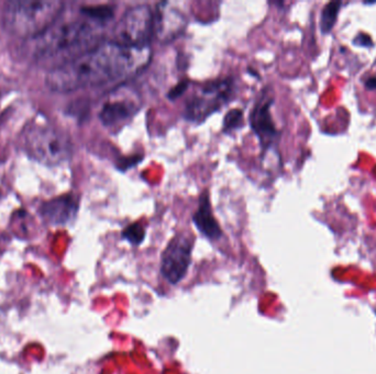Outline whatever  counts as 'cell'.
<instances>
[{
  "mask_svg": "<svg viewBox=\"0 0 376 374\" xmlns=\"http://www.w3.org/2000/svg\"><path fill=\"white\" fill-rule=\"evenodd\" d=\"M364 85H366V89H368V91H376V77H370V78H368Z\"/></svg>",
  "mask_w": 376,
  "mask_h": 374,
  "instance_id": "cell-19",
  "label": "cell"
},
{
  "mask_svg": "<svg viewBox=\"0 0 376 374\" xmlns=\"http://www.w3.org/2000/svg\"><path fill=\"white\" fill-rule=\"evenodd\" d=\"M150 49H131L120 44H98L87 52L49 69L47 88L54 93H71L98 87L135 76L148 65Z\"/></svg>",
  "mask_w": 376,
  "mask_h": 374,
  "instance_id": "cell-1",
  "label": "cell"
},
{
  "mask_svg": "<svg viewBox=\"0 0 376 374\" xmlns=\"http://www.w3.org/2000/svg\"><path fill=\"white\" fill-rule=\"evenodd\" d=\"M22 148L31 159L42 164L58 165L71 155L69 137L47 122H33L22 132Z\"/></svg>",
  "mask_w": 376,
  "mask_h": 374,
  "instance_id": "cell-4",
  "label": "cell"
},
{
  "mask_svg": "<svg viewBox=\"0 0 376 374\" xmlns=\"http://www.w3.org/2000/svg\"><path fill=\"white\" fill-rule=\"evenodd\" d=\"M187 88H188V82L184 80V82H179L175 87L170 89V93H168V98L170 100H175L187 91Z\"/></svg>",
  "mask_w": 376,
  "mask_h": 374,
  "instance_id": "cell-17",
  "label": "cell"
},
{
  "mask_svg": "<svg viewBox=\"0 0 376 374\" xmlns=\"http://www.w3.org/2000/svg\"><path fill=\"white\" fill-rule=\"evenodd\" d=\"M341 5L342 3L340 1H331L324 5L322 9V16H320V30L324 34H328L333 31L338 18Z\"/></svg>",
  "mask_w": 376,
  "mask_h": 374,
  "instance_id": "cell-14",
  "label": "cell"
},
{
  "mask_svg": "<svg viewBox=\"0 0 376 374\" xmlns=\"http://www.w3.org/2000/svg\"><path fill=\"white\" fill-rule=\"evenodd\" d=\"M63 5L60 1L43 0L9 1L3 9V25L14 36L34 40L54 25Z\"/></svg>",
  "mask_w": 376,
  "mask_h": 374,
  "instance_id": "cell-3",
  "label": "cell"
},
{
  "mask_svg": "<svg viewBox=\"0 0 376 374\" xmlns=\"http://www.w3.org/2000/svg\"><path fill=\"white\" fill-rule=\"evenodd\" d=\"M153 14L154 36L161 43L174 41L186 29L188 18L177 3H159Z\"/></svg>",
  "mask_w": 376,
  "mask_h": 374,
  "instance_id": "cell-9",
  "label": "cell"
},
{
  "mask_svg": "<svg viewBox=\"0 0 376 374\" xmlns=\"http://www.w3.org/2000/svg\"><path fill=\"white\" fill-rule=\"evenodd\" d=\"M192 221L198 231L209 239L217 241L223 236V231L220 229L219 223L212 214L208 191L203 192L199 198L198 208L192 216Z\"/></svg>",
  "mask_w": 376,
  "mask_h": 374,
  "instance_id": "cell-12",
  "label": "cell"
},
{
  "mask_svg": "<svg viewBox=\"0 0 376 374\" xmlns=\"http://www.w3.org/2000/svg\"><path fill=\"white\" fill-rule=\"evenodd\" d=\"M80 14L102 27L109 20L113 19L115 12H113V7L110 5H89V7H82L80 9Z\"/></svg>",
  "mask_w": 376,
  "mask_h": 374,
  "instance_id": "cell-13",
  "label": "cell"
},
{
  "mask_svg": "<svg viewBox=\"0 0 376 374\" xmlns=\"http://www.w3.org/2000/svg\"><path fill=\"white\" fill-rule=\"evenodd\" d=\"M78 210V203L71 194L55 198L43 203L40 214L51 224H65L74 219Z\"/></svg>",
  "mask_w": 376,
  "mask_h": 374,
  "instance_id": "cell-11",
  "label": "cell"
},
{
  "mask_svg": "<svg viewBox=\"0 0 376 374\" xmlns=\"http://www.w3.org/2000/svg\"><path fill=\"white\" fill-rule=\"evenodd\" d=\"M274 99L264 93L260 97L250 115V124L263 152L271 150L278 139V131L272 117Z\"/></svg>",
  "mask_w": 376,
  "mask_h": 374,
  "instance_id": "cell-10",
  "label": "cell"
},
{
  "mask_svg": "<svg viewBox=\"0 0 376 374\" xmlns=\"http://www.w3.org/2000/svg\"><path fill=\"white\" fill-rule=\"evenodd\" d=\"M100 25L87 18L53 25L36 38L33 56L52 69L98 45Z\"/></svg>",
  "mask_w": 376,
  "mask_h": 374,
  "instance_id": "cell-2",
  "label": "cell"
},
{
  "mask_svg": "<svg viewBox=\"0 0 376 374\" xmlns=\"http://www.w3.org/2000/svg\"><path fill=\"white\" fill-rule=\"evenodd\" d=\"M234 91L236 87L231 78L207 82L187 100L184 118L192 124H203L212 113L231 102Z\"/></svg>",
  "mask_w": 376,
  "mask_h": 374,
  "instance_id": "cell-5",
  "label": "cell"
},
{
  "mask_svg": "<svg viewBox=\"0 0 376 374\" xmlns=\"http://www.w3.org/2000/svg\"><path fill=\"white\" fill-rule=\"evenodd\" d=\"M122 237L126 242H129L131 245L137 246L144 241L146 230L140 223H133V224L129 225V226L124 229V232H122Z\"/></svg>",
  "mask_w": 376,
  "mask_h": 374,
  "instance_id": "cell-15",
  "label": "cell"
},
{
  "mask_svg": "<svg viewBox=\"0 0 376 374\" xmlns=\"http://www.w3.org/2000/svg\"><path fill=\"white\" fill-rule=\"evenodd\" d=\"M154 36V14L146 5L128 9L113 30V43L131 49H150Z\"/></svg>",
  "mask_w": 376,
  "mask_h": 374,
  "instance_id": "cell-6",
  "label": "cell"
},
{
  "mask_svg": "<svg viewBox=\"0 0 376 374\" xmlns=\"http://www.w3.org/2000/svg\"><path fill=\"white\" fill-rule=\"evenodd\" d=\"M194 237L179 233L170 239L161 256V272L170 283L176 284L186 276L192 261Z\"/></svg>",
  "mask_w": 376,
  "mask_h": 374,
  "instance_id": "cell-8",
  "label": "cell"
},
{
  "mask_svg": "<svg viewBox=\"0 0 376 374\" xmlns=\"http://www.w3.org/2000/svg\"><path fill=\"white\" fill-rule=\"evenodd\" d=\"M243 126V111L240 109H232L225 115L223 120V132L230 133L236 131Z\"/></svg>",
  "mask_w": 376,
  "mask_h": 374,
  "instance_id": "cell-16",
  "label": "cell"
},
{
  "mask_svg": "<svg viewBox=\"0 0 376 374\" xmlns=\"http://www.w3.org/2000/svg\"><path fill=\"white\" fill-rule=\"evenodd\" d=\"M355 43L357 45H361V47H373V42L370 36L366 34H359L357 38H355Z\"/></svg>",
  "mask_w": 376,
  "mask_h": 374,
  "instance_id": "cell-18",
  "label": "cell"
},
{
  "mask_svg": "<svg viewBox=\"0 0 376 374\" xmlns=\"http://www.w3.org/2000/svg\"><path fill=\"white\" fill-rule=\"evenodd\" d=\"M141 100L137 91L130 88H119L110 93L99 111V120L110 130L126 126L139 111Z\"/></svg>",
  "mask_w": 376,
  "mask_h": 374,
  "instance_id": "cell-7",
  "label": "cell"
}]
</instances>
